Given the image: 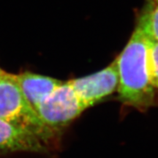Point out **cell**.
<instances>
[{"label": "cell", "instance_id": "obj_1", "mask_svg": "<svg viewBox=\"0 0 158 158\" xmlns=\"http://www.w3.org/2000/svg\"><path fill=\"white\" fill-rule=\"evenodd\" d=\"M150 40L139 27L116 59L118 75L117 92L122 103L146 110L155 101V88L148 73Z\"/></svg>", "mask_w": 158, "mask_h": 158}, {"label": "cell", "instance_id": "obj_2", "mask_svg": "<svg viewBox=\"0 0 158 158\" xmlns=\"http://www.w3.org/2000/svg\"><path fill=\"white\" fill-rule=\"evenodd\" d=\"M0 118L30 130L46 143L54 135L25 98L15 75L5 71L0 77Z\"/></svg>", "mask_w": 158, "mask_h": 158}, {"label": "cell", "instance_id": "obj_3", "mask_svg": "<svg viewBox=\"0 0 158 158\" xmlns=\"http://www.w3.org/2000/svg\"><path fill=\"white\" fill-rule=\"evenodd\" d=\"M85 110L69 81L62 82L35 108L43 123L54 131L64 127Z\"/></svg>", "mask_w": 158, "mask_h": 158}, {"label": "cell", "instance_id": "obj_4", "mask_svg": "<svg viewBox=\"0 0 158 158\" xmlns=\"http://www.w3.org/2000/svg\"><path fill=\"white\" fill-rule=\"evenodd\" d=\"M69 82L83 106L87 109L117 90L118 75L116 59L98 72Z\"/></svg>", "mask_w": 158, "mask_h": 158}, {"label": "cell", "instance_id": "obj_5", "mask_svg": "<svg viewBox=\"0 0 158 158\" xmlns=\"http://www.w3.org/2000/svg\"><path fill=\"white\" fill-rule=\"evenodd\" d=\"M20 152H44L46 143L30 130L0 118V154Z\"/></svg>", "mask_w": 158, "mask_h": 158}, {"label": "cell", "instance_id": "obj_6", "mask_svg": "<svg viewBox=\"0 0 158 158\" xmlns=\"http://www.w3.org/2000/svg\"><path fill=\"white\" fill-rule=\"evenodd\" d=\"M15 77L25 98L35 110L41 100L63 82L51 77L31 72L21 73L15 75Z\"/></svg>", "mask_w": 158, "mask_h": 158}, {"label": "cell", "instance_id": "obj_7", "mask_svg": "<svg viewBox=\"0 0 158 158\" xmlns=\"http://www.w3.org/2000/svg\"><path fill=\"white\" fill-rule=\"evenodd\" d=\"M136 26L150 40L158 42V0H147Z\"/></svg>", "mask_w": 158, "mask_h": 158}, {"label": "cell", "instance_id": "obj_8", "mask_svg": "<svg viewBox=\"0 0 158 158\" xmlns=\"http://www.w3.org/2000/svg\"><path fill=\"white\" fill-rule=\"evenodd\" d=\"M148 73L151 84L158 89V42L150 40L148 52Z\"/></svg>", "mask_w": 158, "mask_h": 158}, {"label": "cell", "instance_id": "obj_9", "mask_svg": "<svg viewBox=\"0 0 158 158\" xmlns=\"http://www.w3.org/2000/svg\"><path fill=\"white\" fill-rule=\"evenodd\" d=\"M3 73H4V70H2V69H1V68H0V77H1Z\"/></svg>", "mask_w": 158, "mask_h": 158}]
</instances>
